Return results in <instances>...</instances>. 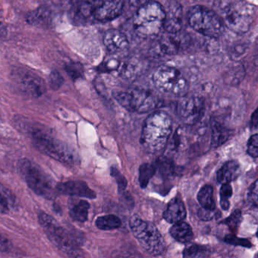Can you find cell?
Returning a JSON list of instances; mask_svg holds the SVG:
<instances>
[{
  "instance_id": "25",
  "label": "cell",
  "mask_w": 258,
  "mask_h": 258,
  "mask_svg": "<svg viewBox=\"0 0 258 258\" xmlns=\"http://www.w3.org/2000/svg\"><path fill=\"white\" fill-rule=\"evenodd\" d=\"M95 225L101 230H116L122 225V221L116 215L100 217L95 221Z\"/></svg>"
},
{
  "instance_id": "6",
  "label": "cell",
  "mask_w": 258,
  "mask_h": 258,
  "mask_svg": "<svg viewBox=\"0 0 258 258\" xmlns=\"http://www.w3.org/2000/svg\"><path fill=\"white\" fill-rule=\"evenodd\" d=\"M129 225L134 236L146 252L153 256L165 252L166 244L156 226L135 215L131 218Z\"/></svg>"
},
{
  "instance_id": "21",
  "label": "cell",
  "mask_w": 258,
  "mask_h": 258,
  "mask_svg": "<svg viewBox=\"0 0 258 258\" xmlns=\"http://www.w3.org/2000/svg\"><path fill=\"white\" fill-rule=\"evenodd\" d=\"M170 234L176 241L181 243L190 242L194 238L192 228L183 221L174 224L170 229Z\"/></svg>"
},
{
  "instance_id": "13",
  "label": "cell",
  "mask_w": 258,
  "mask_h": 258,
  "mask_svg": "<svg viewBox=\"0 0 258 258\" xmlns=\"http://www.w3.org/2000/svg\"><path fill=\"white\" fill-rule=\"evenodd\" d=\"M123 6V0H95L90 11L95 19L104 22L119 17Z\"/></svg>"
},
{
  "instance_id": "17",
  "label": "cell",
  "mask_w": 258,
  "mask_h": 258,
  "mask_svg": "<svg viewBox=\"0 0 258 258\" xmlns=\"http://www.w3.org/2000/svg\"><path fill=\"white\" fill-rule=\"evenodd\" d=\"M186 210L184 203L178 198H173L169 201L163 214V218L169 224L183 221L186 218Z\"/></svg>"
},
{
  "instance_id": "38",
  "label": "cell",
  "mask_w": 258,
  "mask_h": 258,
  "mask_svg": "<svg viewBox=\"0 0 258 258\" xmlns=\"http://www.w3.org/2000/svg\"><path fill=\"white\" fill-rule=\"evenodd\" d=\"M12 242L7 238L0 234V252H10L12 249Z\"/></svg>"
},
{
  "instance_id": "43",
  "label": "cell",
  "mask_w": 258,
  "mask_h": 258,
  "mask_svg": "<svg viewBox=\"0 0 258 258\" xmlns=\"http://www.w3.org/2000/svg\"><path fill=\"white\" fill-rule=\"evenodd\" d=\"M257 238H258V230H257Z\"/></svg>"
},
{
  "instance_id": "15",
  "label": "cell",
  "mask_w": 258,
  "mask_h": 258,
  "mask_svg": "<svg viewBox=\"0 0 258 258\" xmlns=\"http://www.w3.org/2000/svg\"><path fill=\"white\" fill-rule=\"evenodd\" d=\"M56 190L58 193L67 195L84 197V198H95L96 193L91 189L85 182L68 181L59 183L56 186Z\"/></svg>"
},
{
  "instance_id": "34",
  "label": "cell",
  "mask_w": 258,
  "mask_h": 258,
  "mask_svg": "<svg viewBox=\"0 0 258 258\" xmlns=\"http://www.w3.org/2000/svg\"><path fill=\"white\" fill-rule=\"evenodd\" d=\"M111 174L116 179V182H117L119 192H122V191L125 190L126 189L127 184H128L125 177L115 168H111Z\"/></svg>"
},
{
  "instance_id": "1",
  "label": "cell",
  "mask_w": 258,
  "mask_h": 258,
  "mask_svg": "<svg viewBox=\"0 0 258 258\" xmlns=\"http://www.w3.org/2000/svg\"><path fill=\"white\" fill-rule=\"evenodd\" d=\"M17 124L31 139L39 151L58 162L68 165L79 164L80 159L76 153L64 142L53 136L52 133L41 124L28 120H18Z\"/></svg>"
},
{
  "instance_id": "36",
  "label": "cell",
  "mask_w": 258,
  "mask_h": 258,
  "mask_svg": "<svg viewBox=\"0 0 258 258\" xmlns=\"http://www.w3.org/2000/svg\"><path fill=\"white\" fill-rule=\"evenodd\" d=\"M215 210H210V209H205L202 207L198 211V217L200 220L203 221H212L215 216Z\"/></svg>"
},
{
  "instance_id": "40",
  "label": "cell",
  "mask_w": 258,
  "mask_h": 258,
  "mask_svg": "<svg viewBox=\"0 0 258 258\" xmlns=\"http://www.w3.org/2000/svg\"><path fill=\"white\" fill-rule=\"evenodd\" d=\"M251 125L256 127L258 126V108L253 112L251 118Z\"/></svg>"
},
{
  "instance_id": "37",
  "label": "cell",
  "mask_w": 258,
  "mask_h": 258,
  "mask_svg": "<svg viewBox=\"0 0 258 258\" xmlns=\"http://www.w3.org/2000/svg\"><path fill=\"white\" fill-rule=\"evenodd\" d=\"M120 62L117 59H111L110 60L106 61L103 65L102 68L104 71L110 72V71H116L119 68Z\"/></svg>"
},
{
  "instance_id": "5",
  "label": "cell",
  "mask_w": 258,
  "mask_h": 258,
  "mask_svg": "<svg viewBox=\"0 0 258 258\" xmlns=\"http://www.w3.org/2000/svg\"><path fill=\"white\" fill-rule=\"evenodd\" d=\"M165 8L156 1H147L140 6L134 18V26L138 34L156 36L163 28Z\"/></svg>"
},
{
  "instance_id": "24",
  "label": "cell",
  "mask_w": 258,
  "mask_h": 258,
  "mask_svg": "<svg viewBox=\"0 0 258 258\" xmlns=\"http://www.w3.org/2000/svg\"><path fill=\"white\" fill-rule=\"evenodd\" d=\"M171 35L162 36L157 44L158 51L163 55H174L178 51V44Z\"/></svg>"
},
{
  "instance_id": "14",
  "label": "cell",
  "mask_w": 258,
  "mask_h": 258,
  "mask_svg": "<svg viewBox=\"0 0 258 258\" xmlns=\"http://www.w3.org/2000/svg\"><path fill=\"white\" fill-rule=\"evenodd\" d=\"M165 18L163 28L171 34H176L183 27V9L177 2L171 0L165 8Z\"/></svg>"
},
{
  "instance_id": "39",
  "label": "cell",
  "mask_w": 258,
  "mask_h": 258,
  "mask_svg": "<svg viewBox=\"0 0 258 258\" xmlns=\"http://www.w3.org/2000/svg\"><path fill=\"white\" fill-rule=\"evenodd\" d=\"M67 72L74 79L78 78L81 76V67L77 66V64L68 65L66 68Z\"/></svg>"
},
{
  "instance_id": "4",
  "label": "cell",
  "mask_w": 258,
  "mask_h": 258,
  "mask_svg": "<svg viewBox=\"0 0 258 258\" xmlns=\"http://www.w3.org/2000/svg\"><path fill=\"white\" fill-rule=\"evenodd\" d=\"M18 171L30 189L39 196L51 199L55 196L56 186L49 176L34 162L27 159L18 162Z\"/></svg>"
},
{
  "instance_id": "26",
  "label": "cell",
  "mask_w": 258,
  "mask_h": 258,
  "mask_svg": "<svg viewBox=\"0 0 258 258\" xmlns=\"http://www.w3.org/2000/svg\"><path fill=\"white\" fill-rule=\"evenodd\" d=\"M156 167L152 164H144L140 168L139 183L141 187H147L149 182L156 173Z\"/></svg>"
},
{
  "instance_id": "11",
  "label": "cell",
  "mask_w": 258,
  "mask_h": 258,
  "mask_svg": "<svg viewBox=\"0 0 258 258\" xmlns=\"http://www.w3.org/2000/svg\"><path fill=\"white\" fill-rule=\"evenodd\" d=\"M12 78L18 89L26 95L39 97L45 92V85L37 74L25 68H17L12 72Z\"/></svg>"
},
{
  "instance_id": "33",
  "label": "cell",
  "mask_w": 258,
  "mask_h": 258,
  "mask_svg": "<svg viewBox=\"0 0 258 258\" xmlns=\"http://www.w3.org/2000/svg\"><path fill=\"white\" fill-rule=\"evenodd\" d=\"M247 152L253 158H258V134H254L248 139Z\"/></svg>"
},
{
  "instance_id": "18",
  "label": "cell",
  "mask_w": 258,
  "mask_h": 258,
  "mask_svg": "<svg viewBox=\"0 0 258 258\" xmlns=\"http://www.w3.org/2000/svg\"><path fill=\"white\" fill-rule=\"evenodd\" d=\"M211 128H212L211 145L213 148H217L225 143L231 135V131L229 130V128L226 127L224 123L217 119V118H212Z\"/></svg>"
},
{
  "instance_id": "9",
  "label": "cell",
  "mask_w": 258,
  "mask_h": 258,
  "mask_svg": "<svg viewBox=\"0 0 258 258\" xmlns=\"http://www.w3.org/2000/svg\"><path fill=\"white\" fill-rule=\"evenodd\" d=\"M113 97L124 109L137 113L150 112L156 108L158 103L153 93L143 89L117 91L113 93Z\"/></svg>"
},
{
  "instance_id": "35",
  "label": "cell",
  "mask_w": 258,
  "mask_h": 258,
  "mask_svg": "<svg viewBox=\"0 0 258 258\" xmlns=\"http://www.w3.org/2000/svg\"><path fill=\"white\" fill-rule=\"evenodd\" d=\"M248 198L253 205L258 207V179L251 185L248 192Z\"/></svg>"
},
{
  "instance_id": "42",
  "label": "cell",
  "mask_w": 258,
  "mask_h": 258,
  "mask_svg": "<svg viewBox=\"0 0 258 258\" xmlns=\"http://www.w3.org/2000/svg\"><path fill=\"white\" fill-rule=\"evenodd\" d=\"M254 63L258 67V44L257 48H256L255 56H254Z\"/></svg>"
},
{
  "instance_id": "22",
  "label": "cell",
  "mask_w": 258,
  "mask_h": 258,
  "mask_svg": "<svg viewBox=\"0 0 258 258\" xmlns=\"http://www.w3.org/2000/svg\"><path fill=\"white\" fill-rule=\"evenodd\" d=\"M197 198L202 207L210 210L216 209V204L214 199L213 188L212 186L206 185L203 186L199 192Z\"/></svg>"
},
{
  "instance_id": "20",
  "label": "cell",
  "mask_w": 258,
  "mask_h": 258,
  "mask_svg": "<svg viewBox=\"0 0 258 258\" xmlns=\"http://www.w3.org/2000/svg\"><path fill=\"white\" fill-rule=\"evenodd\" d=\"M26 21L29 24L35 27H47L51 21L50 12L44 7L38 8L27 14Z\"/></svg>"
},
{
  "instance_id": "19",
  "label": "cell",
  "mask_w": 258,
  "mask_h": 258,
  "mask_svg": "<svg viewBox=\"0 0 258 258\" xmlns=\"http://www.w3.org/2000/svg\"><path fill=\"white\" fill-rule=\"evenodd\" d=\"M241 174V168L236 161L226 162L217 173V180L221 184L230 183L237 180Z\"/></svg>"
},
{
  "instance_id": "27",
  "label": "cell",
  "mask_w": 258,
  "mask_h": 258,
  "mask_svg": "<svg viewBox=\"0 0 258 258\" xmlns=\"http://www.w3.org/2000/svg\"><path fill=\"white\" fill-rule=\"evenodd\" d=\"M210 250L203 245H191L186 247L183 251L184 257H206L210 255Z\"/></svg>"
},
{
  "instance_id": "29",
  "label": "cell",
  "mask_w": 258,
  "mask_h": 258,
  "mask_svg": "<svg viewBox=\"0 0 258 258\" xmlns=\"http://www.w3.org/2000/svg\"><path fill=\"white\" fill-rule=\"evenodd\" d=\"M242 222V212L240 210H236L230 215L229 218L222 221V224H226L233 232L236 231L239 224Z\"/></svg>"
},
{
  "instance_id": "3",
  "label": "cell",
  "mask_w": 258,
  "mask_h": 258,
  "mask_svg": "<svg viewBox=\"0 0 258 258\" xmlns=\"http://www.w3.org/2000/svg\"><path fill=\"white\" fill-rule=\"evenodd\" d=\"M39 222L51 243L68 256H80L79 247L82 245V238L62 227L57 221L48 214L39 215Z\"/></svg>"
},
{
  "instance_id": "31",
  "label": "cell",
  "mask_w": 258,
  "mask_h": 258,
  "mask_svg": "<svg viewBox=\"0 0 258 258\" xmlns=\"http://www.w3.org/2000/svg\"><path fill=\"white\" fill-rule=\"evenodd\" d=\"M157 164L159 172L162 175L168 177V176H171V174H173V171H174L173 164L171 163V161L168 160L166 158L159 159Z\"/></svg>"
},
{
  "instance_id": "7",
  "label": "cell",
  "mask_w": 258,
  "mask_h": 258,
  "mask_svg": "<svg viewBox=\"0 0 258 258\" xmlns=\"http://www.w3.org/2000/svg\"><path fill=\"white\" fill-rule=\"evenodd\" d=\"M188 22L194 30L208 37H219L224 32L222 19L206 6L191 8L188 12Z\"/></svg>"
},
{
  "instance_id": "12",
  "label": "cell",
  "mask_w": 258,
  "mask_h": 258,
  "mask_svg": "<svg viewBox=\"0 0 258 258\" xmlns=\"http://www.w3.org/2000/svg\"><path fill=\"white\" fill-rule=\"evenodd\" d=\"M205 101L200 96L183 97L177 104V114L186 125H194L205 113Z\"/></svg>"
},
{
  "instance_id": "2",
  "label": "cell",
  "mask_w": 258,
  "mask_h": 258,
  "mask_svg": "<svg viewBox=\"0 0 258 258\" xmlns=\"http://www.w3.org/2000/svg\"><path fill=\"white\" fill-rule=\"evenodd\" d=\"M172 130V120L165 112L150 114L144 121L141 144L147 152L156 154L166 146Z\"/></svg>"
},
{
  "instance_id": "23",
  "label": "cell",
  "mask_w": 258,
  "mask_h": 258,
  "mask_svg": "<svg viewBox=\"0 0 258 258\" xmlns=\"http://www.w3.org/2000/svg\"><path fill=\"white\" fill-rule=\"evenodd\" d=\"M90 204L87 201L81 200L70 211V215L74 221L84 223L88 220Z\"/></svg>"
},
{
  "instance_id": "16",
  "label": "cell",
  "mask_w": 258,
  "mask_h": 258,
  "mask_svg": "<svg viewBox=\"0 0 258 258\" xmlns=\"http://www.w3.org/2000/svg\"><path fill=\"white\" fill-rule=\"evenodd\" d=\"M104 43L107 49L113 53H122L128 48L129 45L126 36L116 29H110L106 32Z\"/></svg>"
},
{
  "instance_id": "30",
  "label": "cell",
  "mask_w": 258,
  "mask_h": 258,
  "mask_svg": "<svg viewBox=\"0 0 258 258\" xmlns=\"http://www.w3.org/2000/svg\"><path fill=\"white\" fill-rule=\"evenodd\" d=\"M224 242H227L229 245H234V246H242L248 248H251L252 246L251 242L248 239H240V238H238L237 236L231 234L225 236Z\"/></svg>"
},
{
  "instance_id": "32",
  "label": "cell",
  "mask_w": 258,
  "mask_h": 258,
  "mask_svg": "<svg viewBox=\"0 0 258 258\" xmlns=\"http://www.w3.org/2000/svg\"><path fill=\"white\" fill-rule=\"evenodd\" d=\"M63 83V78L61 74L57 71H51L48 77V83L50 87L54 90L60 89Z\"/></svg>"
},
{
  "instance_id": "28",
  "label": "cell",
  "mask_w": 258,
  "mask_h": 258,
  "mask_svg": "<svg viewBox=\"0 0 258 258\" xmlns=\"http://www.w3.org/2000/svg\"><path fill=\"white\" fill-rule=\"evenodd\" d=\"M232 195H233V189L230 183L222 184L220 195H221V206L223 210L227 211L230 209V204L229 199L231 198Z\"/></svg>"
},
{
  "instance_id": "8",
  "label": "cell",
  "mask_w": 258,
  "mask_h": 258,
  "mask_svg": "<svg viewBox=\"0 0 258 258\" xmlns=\"http://www.w3.org/2000/svg\"><path fill=\"white\" fill-rule=\"evenodd\" d=\"M153 80L159 90L171 95H184L189 88L187 80L181 72L169 65L159 67L153 74Z\"/></svg>"
},
{
  "instance_id": "41",
  "label": "cell",
  "mask_w": 258,
  "mask_h": 258,
  "mask_svg": "<svg viewBox=\"0 0 258 258\" xmlns=\"http://www.w3.org/2000/svg\"><path fill=\"white\" fill-rule=\"evenodd\" d=\"M6 35V29L3 24L0 22V36H5Z\"/></svg>"
},
{
  "instance_id": "10",
  "label": "cell",
  "mask_w": 258,
  "mask_h": 258,
  "mask_svg": "<svg viewBox=\"0 0 258 258\" xmlns=\"http://www.w3.org/2000/svg\"><path fill=\"white\" fill-rule=\"evenodd\" d=\"M249 9L242 4L229 5L224 11V24L236 33H246L252 23Z\"/></svg>"
}]
</instances>
